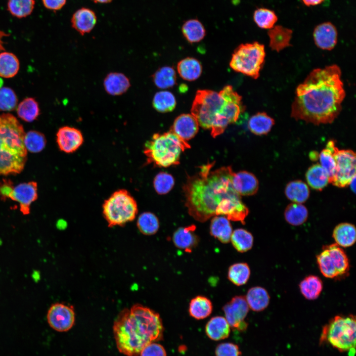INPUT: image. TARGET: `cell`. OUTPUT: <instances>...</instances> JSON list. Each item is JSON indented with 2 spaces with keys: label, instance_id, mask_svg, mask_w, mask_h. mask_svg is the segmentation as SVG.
<instances>
[{
  "label": "cell",
  "instance_id": "cell-1",
  "mask_svg": "<svg viewBox=\"0 0 356 356\" xmlns=\"http://www.w3.org/2000/svg\"><path fill=\"white\" fill-rule=\"evenodd\" d=\"M214 162L202 165L196 174L188 176L183 186L185 205L195 220L204 222L216 216L245 224L249 211L233 188L230 166L213 171Z\"/></svg>",
  "mask_w": 356,
  "mask_h": 356
},
{
  "label": "cell",
  "instance_id": "cell-2",
  "mask_svg": "<svg viewBox=\"0 0 356 356\" xmlns=\"http://www.w3.org/2000/svg\"><path fill=\"white\" fill-rule=\"evenodd\" d=\"M345 95L339 66L315 69L297 87L291 115L315 125L332 123L342 110Z\"/></svg>",
  "mask_w": 356,
  "mask_h": 356
},
{
  "label": "cell",
  "instance_id": "cell-3",
  "mask_svg": "<svg viewBox=\"0 0 356 356\" xmlns=\"http://www.w3.org/2000/svg\"><path fill=\"white\" fill-rule=\"evenodd\" d=\"M113 330L119 351L137 356L147 345L162 339L164 327L158 313L137 304L120 312Z\"/></svg>",
  "mask_w": 356,
  "mask_h": 356
},
{
  "label": "cell",
  "instance_id": "cell-4",
  "mask_svg": "<svg viewBox=\"0 0 356 356\" xmlns=\"http://www.w3.org/2000/svg\"><path fill=\"white\" fill-rule=\"evenodd\" d=\"M245 110L242 97L230 85L218 92L209 89L198 90L191 108V114L199 125L210 129L213 137L222 134L227 127L237 121Z\"/></svg>",
  "mask_w": 356,
  "mask_h": 356
},
{
  "label": "cell",
  "instance_id": "cell-5",
  "mask_svg": "<svg viewBox=\"0 0 356 356\" xmlns=\"http://www.w3.org/2000/svg\"><path fill=\"white\" fill-rule=\"evenodd\" d=\"M22 124L10 113L0 115V175L20 174L27 160Z\"/></svg>",
  "mask_w": 356,
  "mask_h": 356
},
{
  "label": "cell",
  "instance_id": "cell-6",
  "mask_svg": "<svg viewBox=\"0 0 356 356\" xmlns=\"http://www.w3.org/2000/svg\"><path fill=\"white\" fill-rule=\"evenodd\" d=\"M190 145L171 131L154 134L144 145L143 153L148 164L168 167L179 164L181 153Z\"/></svg>",
  "mask_w": 356,
  "mask_h": 356
},
{
  "label": "cell",
  "instance_id": "cell-7",
  "mask_svg": "<svg viewBox=\"0 0 356 356\" xmlns=\"http://www.w3.org/2000/svg\"><path fill=\"white\" fill-rule=\"evenodd\" d=\"M355 316L336 315L324 326L320 343L326 342L339 351L348 352L354 356L356 348Z\"/></svg>",
  "mask_w": 356,
  "mask_h": 356
},
{
  "label": "cell",
  "instance_id": "cell-8",
  "mask_svg": "<svg viewBox=\"0 0 356 356\" xmlns=\"http://www.w3.org/2000/svg\"><path fill=\"white\" fill-rule=\"evenodd\" d=\"M138 213L136 200L126 189L114 191L102 205L103 216L108 226H123L133 221Z\"/></svg>",
  "mask_w": 356,
  "mask_h": 356
},
{
  "label": "cell",
  "instance_id": "cell-9",
  "mask_svg": "<svg viewBox=\"0 0 356 356\" xmlns=\"http://www.w3.org/2000/svg\"><path fill=\"white\" fill-rule=\"evenodd\" d=\"M265 56L263 44L258 42L242 44L233 51L229 65L235 71L256 79L260 76Z\"/></svg>",
  "mask_w": 356,
  "mask_h": 356
},
{
  "label": "cell",
  "instance_id": "cell-10",
  "mask_svg": "<svg viewBox=\"0 0 356 356\" xmlns=\"http://www.w3.org/2000/svg\"><path fill=\"white\" fill-rule=\"evenodd\" d=\"M334 157L336 170L331 183L340 188L349 186L353 179L356 178V153L350 149H339L335 146Z\"/></svg>",
  "mask_w": 356,
  "mask_h": 356
},
{
  "label": "cell",
  "instance_id": "cell-11",
  "mask_svg": "<svg viewBox=\"0 0 356 356\" xmlns=\"http://www.w3.org/2000/svg\"><path fill=\"white\" fill-rule=\"evenodd\" d=\"M46 319L49 326L58 332H65L75 323V313L72 305L63 303L52 304L47 311Z\"/></svg>",
  "mask_w": 356,
  "mask_h": 356
},
{
  "label": "cell",
  "instance_id": "cell-12",
  "mask_svg": "<svg viewBox=\"0 0 356 356\" xmlns=\"http://www.w3.org/2000/svg\"><path fill=\"white\" fill-rule=\"evenodd\" d=\"M222 310L230 327L239 331L247 328L248 323L245 319L249 308L244 296H236L232 298L223 307Z\"/></svg>",
  "mask_w": 356,
  "mask_h": 356
},
{
  "label": "cell",
  "instance_id": "cell-13",
  "mask_svg": "<svg viewBox=\"0 0 356 356\" xmlns=\"http://www.w3.org/2000/svg\"><path fill=\"white\" fill-rule=\"evenodd\" d=\"M17 202L20 210L24 215L30 213L31 204L38 198V184L36 181L20 183L14 187L9 198Z\"/></svg>",
  "mask_w": 356,
  "mask_h": 356
},
{
  "label": "cell",
  "instance_id": "cell-14",
  "mask_svg": "<svg viewBox=\"0 0 356 356\" xmlns=\"http://www.w3.org/2000/svg\"><path fill=\"white\" fill-rule=\"evenodd\" d=\"M84 136L78 129L63 126L56 133V142L60 150L66 153H72L77 150L84 142Z\"/></svg>",
  "mask_w": 356,
  "mask_h": 356
},
{
  "label": "cell",
  "instance_id": "cell-15",
  "mask_svg": "<svg viewBox=\"0 0 356 356\" xmlns=\"http://www.w3.org/2000/svg\"><path fill=\"white\" fill-rule=\"evenodd\" d=\"M199 126L197 120L191 114H182L176 118L170 131L187 141L196 135Z\"/></svg>",
  "mask_w": 356,
  "mask_h": 356
},
{
  "label": "cell",
  "instance_id": "cell-16",
  "mask_svg": "<svg viewBox=\"0 0 356 356\" xmlns=\"http://www.w3.org/2000/svg\"><path fill=\"white\" fill-rule=\"evenodd\" d=\"M313 37L317 47L322 49L331 50L337 44L338 33L332 23L326 22L315 27Z\"/></svg>",
  "mask_w": 356,
  "mask_h": 356
},
{
  "label": "cell",
  "instance_id": "cell-17",
  "mask_svg": "<svg viewBox=\"0 0 356 356\" xmlns=\"http://www.w3.org/2000/svg\"><path fill=\"white\" fill-rule=\"evenodd\" d=\"M232 184L234 190L240 196L253 195L257 192L259 187L256 177L246 171L234 173Z\"/></svg>",
  "mask_w": 356,
  "mask_h": 356
},
{
  "label": "cell",
  "instance_id": "cell-18",
  "mask_svg": "<svg viewBox=\"0 0 356 356\" xmlns=\"http://www.w3.org/2000/svg\"><path fill=\"white\" fill-rule=\"evenodd\" d=\"M194 224L178 228L174 233L173 242L178 248L191 253L199 242V238L195 233Z\"/></svg>",
  "mask_w": 356,
  "mask_h": 356
},
{
  "label": "cell",
  "instance_id": "cell-19",
  "mask_svg": "<svg viewBox=\"0 0 356 356\" xmlns=\"http://www.w3.org/2000/svg\"><path fill=\"white\" fill-rule=\"evenodd\" d=\"M97 17L91 9L82 7L73 14L71 22L72 27L81 35L89 33L95 26Z\"/></svg>",
  "mask_w": 356,
  "mask_h": 356
},
{
  "label": "cell",
  "instance_id": "cell-20",
  "mask_svg": "<svg viewBox=\"0 0 356 356\" xmlns=\"http://www.w3.org/2000/svg\"><path fill=\"white\" fill-rule=\"evenodd\" d=\"M105 91L112 95H119L126 92L131 86L129 78L124 74L112 72L108 74L103 81Z\"/></svg>",
  "mask_w": 356,
  "mask_h": 356
},
{
  "label": "cell",
  "instance_id": "cell-21",
  "mask_svg": "<svg viewBox=\"0 0 356 356\" xmlns=\"http://www.w3.org/2000/svg\"><path fill=\"white\" fill-rule=\"evenodd\" d=\"M232 231L230 221L226 217L216 216L212 219L210 233L221 242L225 244L230 242Z\"/></svg>",
  "mask_w": 356,
  "mask_h": 356
},
{
  "label": "cell",
  "instance_id": "cell-22",
  "mask_svg": "<svg viewBox=\"0 0 356 356\" xmlns=\"http://www.w3.org/2000/svg\"><path fill=\"white\" fill-rule=\"evenodd\" d=\"M293 31L281 25H275L269 29L267 34L269 39V46L277 52L290 45Z\"/></svg>",
  "mask_w": 356,
  "mask_h": 356
},
{
  "label": "cell",
  "instance_id": "cell-23",
  "mask_svg": "<svg viewBox=\"0 0 356 356\" xmlns=\"http://www.w3.org/2000/svg\"><path fill=\"white\" fill-rule=\"evenodd\" d=\"M327 249L339 275V278L348 275L349 259L344 250L336 243L324 246Z\"/></svg>",
  "mask_w": 356,
  "mask_h": 356
},
{
  "label": "cell",
  "instance_id": "cell-24",
  "mask_svg": "<svg viewBox=\"0 0 356 356\" xmlns=\"http://www.w3.org/2000/svg\"><path fill=\"white\" fill-rule=\"evenodd\" d=\"M332 236L335 243L341 247L352 246L356 240L355 226L349 222L340 223L334 228Z\"/></svg>",
  "mask_w": 356,
  "mask_h": 356
},
{
  "label": "cell",
  "instance_id": "cell-25",
  "mask_svg": "<svg viewBox=\"0 0 356 356\" xmlns=\"http://www.w3.org/2000/svg\"><path fill=\"white\" fill-rule=\"evenodd\" d=\"M245 297L249 309L255 312L263 311L269 303L270 297L267 291L260 286L250 288Z\"/></svg>",
  "mask_w": 356,
  "mask_h": 356
},
{
  "label": "cell",
  "instance_id": "cell-26",
  "mask_svg": "<svg viewBox=\"0 0 356 356\" xmlns=\"http://www.w3.org/2000/svg\"><path fill=\"white\" fill-rule=\"evenodd\" d=\"M308 184L317 191L322 190L329 183L327 172L319 163L311 166L305 174Z\"/></svg>",
  "mask_w": 356,
  "mask_h": 356
},
{
  "label": "cell",
  "instance_id": "cell-27",
  "mask_svg": "<svg viewBox=\"0 0 356 356\" xmlns=\"http://www.w3.org/2000/svg\"><path fill=\"white\" fill-rule=\"evenodd\" d=\"M205 330L212 340L218 341L226 338L230 333V326L225 317L216 316L207 322Z\"/></svg>",
  "mask_w": 356,
  "mask_h": 356
},
{
  "label": "cell",
  "instance_id": "cell-28",
  "mask_svg": "<svg viewBox=\"0 0 356 356\" xmlns=\"http://www.w3.org/2000/svg\"><path fill=\"white\" fill-rule=\"evenodd\" d=\"M286 197L294 203L302 204L306 202L310 195L308 184L301 180L289 182L285 188Z\"/></svg>",
  "mask_w": 356,
  "mask_h": 356
},
{
  "label": "cell",
  "instance_id": "cell-29",
  "mask_svg": "<svg viewBox=\"0 0 356 356\" xmlns=\"http://www.w3.org/2000/svg\"><path fill=\"white\" fill-rule=\"evenodd\" d=\"M179 76L184 80L192 81L201 76L202 67L200 62L195 58L187 57L181 60L177 65Z\"/></svg>",
  "mask_w": 356,
  "mask_h": 356
},
{
  "label": "cell",
  "instance_id": "cell-30",
  "mask_svg": "<svg viewBox=\"0 0 356 356\" xmlns=\"http://www.w3.org/2000/svg\"><path fill=\"white\" fill-rule=\"evenodd\" d=\"M275 123L274 119L265 112H259L249 119L248 127L251 133L257 135L267 134Z\"/></svg>",
  "mask_w": 356,
  "mask_h": 356
},
{
  "label": "cell",
  "instance_id": "cell-31",
  "mask_svg": "<svg viewBox=\"0 0 356 356\" xmlns=\"http://www.w3.org/2000/svg\"><path fill=\"white\" fill-rule=\"evenodd\" d=\"M182 33L190 43H197L206 36V29L203 24L197 19L185 21L181 27Z\"/></svg>",
  "mask_w": 356,
  "mask_h": 356
},
{
  "label": "cell",
  "instance_id": "cell-32",
  "mask_svg": "<svg viewBox=\"0 0 356 356\" xmlns=\"http://www.w3.org/2000/svg\"><path fill=\"white\" fill-rule=\"evenodd\" d=\"M212 310L211 300L203 296H197L192 299L188 308L190 315L196 319L207 317L211 314Z\"/></svg>",
  "mask_w": 356,
  "mask_h": 356
},
{
  "label": "cell",
  "instance_id": "cell-33",
  "mask_svg": "<svg viewBox=\"0 0 356 356\" xmlns=\"http://www.w3.org/2000/svg\"><path fill=\"white\" fill-rule=\"evenodd\" d=\"M308 209L303 204L292 202L285 208L284 216L285 221L290 225L299 226L308 218Z\"/></svg>",
  "mask_w": 356,
  "mask_h": 356
},
{
  "label": "cell",
  "instance_id": "cell-34",
  "mask_svg": "<svg viewBox=\"0 0 356 356\" xmlns=\"http://www.w3.org/2000/svg\"><path fill=\"white\" fill-rule=\"evenodd\" d=\"M299 288L305 298L309 300H314L319 296L322 290V281L317 276L309 275L301 281Z\"/></svg>",
  "mask_w": 356,
  "mask_h": 356
},
{
  "label": "cell",
  "instance_id": "cell-35",
  "mask_svg": "<svg viewBox=\"0 0 356 356\" xmlns=\"http://www.w3.org/2000/svg\"><path fill=\"white\" fill-rule=\"evenodd\" d=\"M336 146L335 141L330 140L327 143L325 148L318 154L320 166L327 172L329 183H331L335 175L336 162L334 157V149Z\"/></svg>",
  "mask_w": 356,
  "mask_h": 356
},
{
  "label": "cell",
  "instance_id": "cell-36",
  "mask_svg": "<svg viewBox=\"0 0 356 356\" xmlns=\"http://www.w3.org/2000/svg\"><path fill=\"white\" fill-rule=\"evenodd\" d=\"M19 61L13 53L3 51L0 53V77L11 78L18 72Z\"/></svg>",
  "mask_w": 356,
  "mask_h": 356
},
{
  "label": "cell",
  "instance_id": "cell-37",
  "mask_svg": "<svg viewBox=\"0 0 356 356\" xmlns=\"http://www.w3.org/2000/svg\"><path fill=\"white\" fill-rule=\"evenodd\" d=\"M230 241L238 252L244 253L252 248L254 237L251 233L247 230L237 228L232 231Z\"/></svg>",
  "mask_w": 356,
  "mask_h": 356
},
{
  "label": "cell",
  "instance_id": "cell-38",
  "mask_svg": "<svg viewBox=\"0 0 356 356\" xmlns=\"http://www.w3.org/2000/svg\"><path fill=\"white\" fill-rule=\"evenodd\" d=\"M17 113L22 120L27 122H32L40 114L38 103L33 98H26L17 106Z\"/></svg>",
  "mask_w": 356,
  "mask_h": 356
},
{
  "label": "cell",
  "instance_id": "cell-39",
  "mask_svg": "<svg viewBox=\"0 0 356 356\" xmlns=\"http://www.w3.org/2000/svg\"><path fill=\"white\" fill-rule=\"evenodd\" d=\"M251 271L246 263H238L231 265L228 269L227 278L233 284L242 286L248 281Z\"/></svg>",
  "mask_w": 356,
  "mask_h": 356
},
{
  "label": "cell",
  "instance_id": "cell-40",
  "mask_svg": "<svg viewBox=\"0 0 356 356\" xmlns=\"http://www.w3.org/2000/svg\"><path fill=\"white\" fill-rule=\"evenodd\" d=\"M137 227L139 231L146 235L155 234L159 228V221L157 217L149 212L141 214L137 220Z\"/></svg>",
  "mask_w": 356,
  "mask_h": 356
},
{
  "label": "cell",
  "instance_id": "cell-41",
  "mask_svg": "<svg viewBox=\"0 0 356 356\" xmlns=\"http://www.w3.org/2000/svg\"><path fill=\"white\" fill-rule=\"evenodd\" d=\"M154 109L161 113L173 111L176 106L174 95L169 91H160L155 93L152 101Z\"/></svg>",
  "mask_w": 356,
  "mask_h": 356
},
{
  "label": "cell",
  "instance_id": "cell-42",
  "mask_svg": "<svg viewBox=\"0 0 356 356\" xmlns=\"http://www.w3.org/2000/svg\"><path fill=\"white\" fill-rule=\"evenodd\" d=\"M153 80L156 86L160 89L172 88L176 83V72L171 67H161L153 74Z\"/></svg>",
  "mask_w": 356,
  "mask_h": 356
},
{
  "label": "cell",
  "instance_id": "cell-43",
  "mask_svg": "<svg viewBox=\"0 0 356 356\" xmlns=\"http://www.w3.org/2000/svg\"><path fill=\"white\" fill-rule=\"evenodd\" d=\"M253 20L259 28L269 30L275 26L278 18L274 11L261 7L254 11Z\"/></svg>",
  "mask_w": 356,
  "mask_h": 356
},
{
  "label": "cell",
  "instance_id": "cell-44",
  "mask_svg": "<svg viewBox=\"0 0 356 356\" xmlns=\"http://www.w3.org/2000/svg\"><path fill=\"white\" fill-rule=\"evenodd\" d=\"M316 260L320 271L324 276L331 279L339 278L328 251L324 246L322 251L317 255Z\"/></svg>",
  "mask_w": 356,
  "mask_h": 356
},
{
  "label": "cell",
  "instance_id": "cell-45",
  "mask_svg": "<svg viewBox=\"0 0 356 356\" xmlns=\"http://www.w3.org/2000/svg\"><path fill=\"white\" fill-rule=\"evenodd\" d=\"M24 142L27 151L38 153L44 149L46 141L42 133L36 131H30L25 133Z\"/></svg>",
  "mask_w": 356,
  "mask_h": 356
},
{
  "label": "cell",
  "instance_id": "cell-46",
  "mask_svg": "<svg viewBox=\"0 0 356 356\" xmlns=\"http://www.w3.org/2000/svg\"><path fill=\"white\" fill-rule=\"evenodd\" d=\"M34 0H9L8 10L17 17L22 18L30 15L34 7Z\"/></svg>",
  "mask_w": 356,
  "mask_h": 356
},
{
  "label": "cell",
  "instance_id": "cell-47",
  "mask_svg": "<svg viewBox=\"0 0 356 356\" xmlns=\"http://www.w3.org/2000/svg\"><path fill=\"white\" fill-rule=\"evenodd\" d=\"M175 184L174 177L166 172H160L154 178L153 186L156 192L161 195L169 193Z\"/></svg>",
  "mask_w": 356,
  "mask_h": 356
},
{
  "label": "cell",
  "instance_id": "cell-48",
  "mask_svg": "<svg viewBox=\"0 0 356 356\" xmlns=\"http://www.w3.org/2000/svg\"><path fill=\"white\" fill-rule=\"evenodd\" d=\"M18 103L17 97L10 88H0V110L10 111L14 110Z\"/></svg>",
  "mask_w": 356,
  "mask_h": 356
},
{
  "label": "cell",
  "instance_id": "cell-49",
  "mask_svg": "<svg viewBox=\"0 0 356 356\" xmlns=\"http://www.w3.org/2000/svg\"><path fill=\"white\" fill-rule=\"evenodd\" d=\"M240 354L238 346L231 343L221 344L216 350V356H239Z\"/></svg>",
  "mask_w": 356,
  "mask_h": 356
},
{
  "label": "cell",
  "instance_id": "cell-50",
  "mask_svg": "<svg viewBox=\"0 0 356 356\" xmlns=\"http://www.w3.org/2000/svg\"><path fill=\"white\" fill-rule=\"evenodd\" d=\"M140 356H166L164 348L161 345L151 343L145 346L140 352Z\"/></svg>",
  "mask_w": 356,
  "mask_h": 356
},
{
  "label": "cell",
  "instance_id": "cell-51",
  "mask_svg": "<svg viewBox=\"0 0 356 356\" xmlns=\"http://www.w3.org/2000/svg\"><path fill=\"white\" fill-rule=\"evenodd\" d=\"M13 188L12 182L9 179H3L0 181V199L5 201L8 198Z\"/></svg>",
  "mask_w": 356,
  "mask_h": 356
},
{
  "label": "cell",
  "instance_id": "cell-52",
  "mask_svg": "<svg viewBox=\"0 0 356 356\" xmlns=\"http://www.w3.org/2000/svg\"><path fill=\"white\" fill-rule=\"evenodd\" d=\"M44 6L49 9L59 10L65 4L66 0H42Z\"/></svg>",
  "mask_w": 356,
  "mask_h": 356
},
{
  "label": "cell",
  "instance_id": "cell-53",
  "mask_svg": "<svg viewBox=\"0 0 356 356\" xmlns=\"http://www.w3.org/2000/svg\"><path fill=\"white\" fill-rule=\"evenodd\" d=\"M304 4L308 6H314L321 3L324 0H302Z\"/></svg>",
  "mask_w": 356,
  "mask_h": 356
},
{
  "label": "cell",
  "instance_id": "cell-54",
  "mask_svg": "<svg viewBox=\"0 0 356 356\" xmlns=\"http://www.w3.org/2000/svg\"><path fill=\"white\" fill-rule=\"evenodd\" d=\"M8 34H6L2 31L0 30V51H3L5 50L4 47V42L3 41V38L8 36Z\"/></svg>",
  "mask_w": 356,
  "mask_h": 356
},
{
  "label": "cell",
  "instance_id": "cell-55",
  "mask_svg": "<svg viewBox=\"0 0 356 356\" xmlns=\"http://www.w3.org/2000/svg\"><path fill=\"white\" fill-rule=\"evenodd\" d=\"M310 158L312 161H316L318 158V154L315 151H312L310 154Z\"/></svg>",
  "mask_w": 356,
  "mask_h": 356
},
{
  "label": "cell",
  "instance_id": "cell-56",
  "mask_svg": "<svg viewBox=\"0 0 356 356\" xmlns=\"http://www.w3.org/2000/svg\"><path fill=\"white\" fill-rule=\"evenodd\" d=\"M95 3H108L112 2L113 0H91Z\"/></svg>",
  "mask_w": 356,
  "mask_h": 356
},
{
  "label": "cell",
  "instance_id": "cell-57",
  "mask_svg": "<svg viewBox=\"0 0 356 356\" xmlns=\"http://www.w3.org/2000/svg\"><path fill=\"white\" fill-rule=\"evenodd\" d=\"M355 180H356V178H354L353 179V180L351 181V182H350V184H349V186H351V189H352L354 192H355V189H356Z\"/></svg>",
  "mask_w": 356,
  "mask_h": 356
},
{
  "label": "cell",
  "instance_id": "cell-58",
  "mask_svg": "<svg viewBox=\"0 0 356 356\" xmlns=\"http://www.w3.org/2000/svg\"><path fill=\"white\" fill-rule=\"evenodd\" d=\"M3 84V81L1 80V79L0 78V88L2 87V85Z\"/></svg>",
  "mask_w": 356,
  "mask_h": 356
}]
</instances>
